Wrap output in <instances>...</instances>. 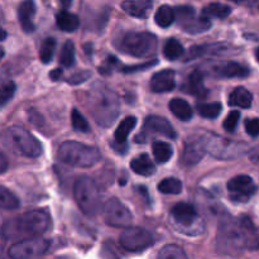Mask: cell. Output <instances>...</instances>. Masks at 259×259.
Masks as SVG:
<instances>
[{"instance_id": "obj_9", "label": "cell", "mask_w": 259, "mask_h": 259, "mask_svg": "<svg viewBox=\"0 0 259 259\" xmlns=\"http://www.w3.org/2000/svg\"><path fill=\"white\" fill-rule=\"evenodd\" d=\"M50 240L43 238H28L14 243L8 250L12 259H39L50 249Z\"/></svg>"}, {"instance_id": "obj_15", "label": "cell", "mask_w": 259, "mask_h": 259, "mask_svg": "<svg viewBox=\"0 0 259 259\" xmlns=\"http://www.w3.org/2000/svg\"><path fill=\"white\" fill-rule=\"evenodd\" d=\"M228 190L230 192V200L235 202H247L250 196L255 194L257 186L249 176L239 175L228 182Z\"/></svg>"}, {"instance_id": "obj_49", "label": "cell", "mask_w": 259, "mask_h": 259, "mask_svg": "<svg viewBox=\"0 0 259 259\" xmlns=\"http://www.w3.org/2000/svg\"><path fill=\"white\" fill-rule=\"evenodd\" d=\"M255 58H257V61L259 62V48H257V51H255Z\"/></svg>"}, {"instance_id": "obj_7", "label": "cell", "mask_w": 259, "mask_h": 259, "mask_svg": "<svg viewBox=\"0 0 259 259\" xmlns=\"http://www.w3.org/2000/svg\"><path fill=\"white\" fill-rule=\"evenodd\" d=\"M157 37L148 32H129L119 39L118 48L133 57H149L157 50Z\"/></svg>"}, {"instance_id": "obj_20", "label": "cell", "mask_w": 259, "mask_h": 259, "mask_svg": "<svg viewBox=\"0 0 259 259\" xmlns=\"http://www.w3.org/2000/svg\"><path fill=\"white\" fill-rule=\"evenodd\" d=\"M153 7V0H125L121 8L126 14L134 18H147L149 10Z\"/></svg>"}, {"instance_id": "obj_19", "label": "cell", "mask_w": 259, "mask_h": 259, "mask_svg": "<svg viewBox=\"0 0 259 259\" xmlns=\"http://www.w3.org/2000/svg\"><path fill=\"white\" fill-rule=\"evenodd\" d=\"M34 15H35V4L34 0H23L18 7V18L25 33L34 32Z\"/></svg>"}, {"instance_id": "obj_23", "label": "cell", "mask_w": 259, "mask_h": 259, "mask_svg": "<svg viewBox=\"0 0 259 259\" xmlns=\"http://www.w3.org/2000/svg\"><path fill=\"white\" fill-rule=\"evenodd\" d=\"M169 110L171 113L176 116L177 119L184 121H189L190 119L194 115V111H192L191 105L187 103L186 100H182V99H172L168 104Z\"/></svg>"}, {"instance_id": "obj_51", "label": "cell", "mask_w": 259, "mask_h": 259, "mask_svg": "<svg viewBox=\"0 0 259 259\" xmlns=\"http://www.w3.org/2000/svg\"><path fill=\"white\" fill-rule=\"evenodd\" d=\"M232 2H235V3H238V2H243V0H232Z\"/></svg>"}, {"instance_id": "obj_46", "label": "cell", "mask_w": 259, "mask_h": 259, "mask_svg": "<svg viewBox=\"0 0 259 259\" xmlns=\"http://www.w3.org/2000/svg\"><path fill=\"white\" fill-rule=\"evenodd\" d=\"M73 0H58V3H60L61 7L63 8V9H67V8L71 7V4H72Z\"/></svg>"}, {"instance_id": "obj_45", "label": "cell", "mask_w": 259, "mask_h": 259, "mask_svg": "<svg viewBox=\"0 0 259 259\" xmlns=\"http://www.w3.org/2000/svg\"><path fill=\"white\" fill-rule=\"evenodd\" d=\"M62 72L63 71L61 70V68H55V70L50 73V77L52 78L53 81H57V80H60L61 76H62Z\"/></svg>"}, {"instance_id": "obj_50", "label": "cell", "mask_w": 259, "mask_h": 259, "mask_svg": "<svg viewBox=\"0 0 259 259\" xmlns=\"http://www.w3.org/2000/svg\"><path fill=\"white\" fill-rule=\"evenodd\" d=\"M5 37H7V33H5V30H3V39H5Z\"/></svg>"}, {"instance_id": "obj_39", "label": "cell", "mask_w": 259, "mask_h": 259, "mask_svg": "<svg viewBox=\"0 0 259 259\" xmlns=\"http://www.w3.org/2000/svg\"><path fill=\"white\" fill-rule=\"evenodd\" d=\"M239 119H240V111H238V110L230 111L229 115H228L227 119L224 120L223 126H224L225 131H228V132L235 131L238 123H239Z\"/></svg>"}, {"instance_id": "obj_18", "label": "cell", "mask_w": 259, "mask_h": 259, "mask_svg": "<svg viewBox=\"0 0 259 259\" xmlns=\"http://www.w3.org/2000/svg\"><path fill=\"white\" fill-rule=\"evenodd\" d=\"M176 88V72L166 68L156 72L151 78V89L154 93H169Z\"/></svg>"}, {"instance_id": "obj_24", "label": "cell", "mask_w": 259, "mask_h": 259, "mask_svg": "<svg viewBox=\"0 0 259 259\" xmlns=\"http://www.w3.org/2000/svg\"><path fill=\"white\" fill-rule=\"evenodd\" d=\"M56 23H57V27L63 32H75L80 27V19L77 15L67 10H62L56 15Z\"/></svg>"}, {"instance_id": "obj_34", "label": "cell", "mask_w": 259, "mask_h": 259, "mask_svg": "<svg viewBox=\"0 0 259 259\" xmlns=\"http://www.w3.org/2000/svg\"><path fill=\"white\" fill-rule=\"evenodd\" d=\"M223 110L220 103H202L197 105V111L206 119H217Z\"/></svg>"}, {"instance_id": "obj_48", "label": "cell", "mask_w": 259, "mask_h": 259, "mask_svg": "<svg viewBox=\"0 0 259 259\" xmlns=\"http://www.w3.org/2000/svg\"><path fill=\"white\" fill-rule=\"evenodd\" d=\"M250 159H252V162H254V163L259 164V152L258 153L252 154V156H250Z\"/></svg>"}, {"instance_id": "obj_16", "label": "cell", "mask_w": 259, "mask_h": 259, "mask_svg": "<svg viewBox=\"0 0 259 259\" xmlns=\"http://www.w3.org/2000/svg\"><path fill=\"white\" fill-rule=\"evenodd\" d=\"M144 133L161 134L169 139H175L177 137L176 132H175L174 126L169 124V121L157 115H151L144 120Z\"/></svg>"}, {"instance_id": "obj_29", "label": "cell", "mask_w": 259, "mask_h": 259, "mask_svg": "<svg viewBox=\"0 0 259 259\" xmlns=\"http://www.w3.org/2000/svg\"><path fill=\"white\" fill-rule=\"evenodd\" d=\"M172 154H174V148L171 144L167 142L157 141L153 143V156L154 159L159 163H166L171 159Z\"/></svg>"}, {"instance_id": "obj_8", "label": "cell", "mask_w": 259, "mask_h": 259, "mask_svg": "<svg viewBox=\"0 0 259 259\" xmlns=\"http://www.w3.org/2000/svg\"><path fill=\"white\" fill-rule=\"evenodd\" d=\"M172 224L182 234L197 237L204 233V220L200 218L197 210L187 202H181L172 207Z\"/></svg>"}, {"instance_id": "obj_2", "label": "cell", "mask_w": 259, "mask_h": 259, "mask_svg": "<svg viewBox=\"0 0 259 259\" xmlns=\"http://www.w3.org/2000/svg\"><path fill=\"white\" fill-rule=\"evenodd\" d=\"M254 224L248 217L223 218L218 229V249L227 254H237L247 249L248 230Z\"/></svg>"}, {"instance_id": "obj_40", "label": "cell", "mask_w": 259, "mask_h": 259, "mask_svg": "<svg viewBox=\"0 0 259 259\" xmlns=\"http://www.w3.org/2000/svg\"><path fill=\"white\" fill-rule=\"evenodd\" d=\"M15 93V83L13 81H8L7 83L2 86V95H0V100H2V106H4L10 99L14 96Z\"/></svg>"}, {"instance_id": "obj_47", "label": "cell", "mask_w": 259, "mask_h": 259, "mask_svg": "<svg viewBox=\"0 0 259 259\" xmlns=\"http://www.w3.org/2000/svg\"><path fill=\"white\" fill-rule=\"evenodd\" d=\"M5 169H7V158L4 154H2V172H5Z\"/></svg>"}, {"instance_id": "obj_3", "label": "cell", "mask_w": 259, "mask_h": 259, "mask_svg": "<svg viewBox=\"0 0 259 259\" xmlns=\"http://www.w3.org/2000/svg\"><path fill=\"white\" fill-rule=\"evenodd\" d=\"M8 225H9V229L4 228V234L9 238H35L43 234L50 228L51 218L46 211L33 210L10 220Z\"/></svg>"}, {"instance_id": "obj_12", "label": "cell", "mask_w": 259, "mask_h": 259, "mask_svg": "<svg viewBox=\"0 0 259 259\" xmlns=\"http://www.w3.org/2000/svg\"><path fill=\"white\" fill-rule=\"evenodd\" d=\"M120 245L128 252H142L151 247L154 238L148 230L139 227H129L124 230L119 238Z\"/></svg>"}, {"instance_id": "obj_42", "label": "cell", "mask_w": 259, "mask_h": 259, "mask_svg": "<svg viewBox=\"0 0 259 259\" xmlns=\"http://www.w3.org/2000/svg\"><path fill=\"white\" fill-rule=\"evenodd\" d=\"M245 131L250 137H258L259 136V118L248 119L245 121Z\"/></svg>"}, {"instance_id": "obj_44", "label": "cell", "mask_w": 259, "mask_h": 259, "mask_svg": "<svg viewBox=\"0 0 259 259\" xmlns=\"http://www.w3.org/2000/svg\"><path fill=\"white\" fill-rule=\"evenodd\" d=\"M157 61H153V62H147L144 63V65H138V66H124V67H121L120 71H123V72H134V71H139V70H143V68H148L151 67V66L156 65Z\"/></svg>"}, {"instance_id": "obj_26", "label": "cell", "mask_w": 259, "mask_h": 259, "mask_svg": "<svg viewBox=\"0 0 259 259\" xmlns=\"http://www.w3.org/2000/svg\"><path fill=\"white\" fill-rule=\"evenodd\" d=\"M137 125V118L136 116H126L123 120L120 121V124L116 128L115 134H114V138L118 142L119 144H123L126 142L129 133L134 129V126Z\"/></svg>"}, {"instance_id": "obj_37", "label": "cell", "mask_w": 259, "mask_h": 259, "mask_svg": "<svg viewBox=\"0 0 259 259\" xmlns=\"http://www.w3.org/2000/svg\"><path fill=\"white\" fill-rule=\"evenodd\" d=\"M71 120H72V126L75 131L82 132V133L90 132V125H89L88 120L77 109H73L72 113H71Z\"/></svg>"}, {"instance_id": "obj_35", "label": "cell", "mask_w": 259, "mask_h": 259, "mask_svg": "<svg viewBox=\"0 0 259 259\" xmlns=\"http://www.w3.org/2000/svg\"><path fill=\"white\" fill-rule=\"evenodd\" d=\"M60 63L65 67H71L75 63V45L72 40H66L60 55Z\"/></svg>"}, {"instance_id": "obj_22", "label": "cell", "mask_w": 259, "mask_h": 259, "mask_svg": "<svg viewBox=\"0 0 259 259\" xmlns=\"http://www.w3.org/2000/svg\"><path fill=\"white\" fill-rule=\"evenodd\" d=\"M131 168L136 172L137 175H141V176H152V175L156 174V166L152 162V159L149 158L148 154H139L138 157L133 158V161L131 162Z\"/></svg>"}, {"instance_id": "obj_14", "label": "cell", "mask_w": 259, "mask_h": 259, "mask_svg": "<svg viewBox=\"0 0 259 259\" xmlns=\"http://www.w3.org/2000/svg\"><path fill=\"white\" fill-rule=\"evenodd\" d=\"M206 142L204 134L191 136L185 142L184 151L181 154V164L185 167H191L199 163L206 153Z\"/></svg>"}, {"instance_id": "obj_30", "label": "cell", "mask_w": 259, "mask_h": 259, "mask_svg": "<svg viewBox=\"0 0 259 259\" xmlns=\"http://www.w3.org/2000/svg\"><path fill=\"white\" fill-rule=\"evenodd\" d=\"M185 53V48L176 38H169L163 47V55L167 60L176 61L181 58Z\"/></svg>"}, {"instance_id": "obj_27", "label": "cell", "mask_w": 259, "mask_h": 259, "mask_svg": "<svg viewBox=\"0 0 259 259\" xmlns=\"http://www.w3.org/2000/svg\"><path fill=\"white\" fill-rule=\"evenodd\" d=\"M154 20L161 28H168L176 20V13L169 5H162L154 14Z\"/></svg>"}, {"instance_id": "obj_28", "label": "cell", "mask_w": 259, "mask_h": 259, "mask_svg": "<svg viewBox=\"0 0 259 259\" xmlns=\"http://www.w3.org/2000/svg\"><path fill=\"white\" fill-rule=\"evenodd\" d=\"M232 13V8L229 5L220 4V3H211L202 9V15L206 18H218V19H225Z\"/></svg>"}, {"instance_id": "obj_38", "label": "cell", "mask_w": 259, "mask_h": 259, "mask_svg": "<svg viewBox=\"0 0 259 259\" xmlns=\"http://www.w3.org/2000/svg\"><path fill=\"white\" fill-rule=\"evenodd\" d=\"M247 250H259V228L253 225L248 230Z\"/></svg>"}, {"instance_id": "obj_6", "label": "cell", "mask_w": 259, "mask_h": 259, "mask_svg": "<svg viewBox=\"0 0 259 259\" xmlns=\"http://www.w3.org/2000/svg\"><path fill=\"white\" fill-rule=\"evenodd\" d=\"M73 197L83 214L95 217L101 209L100 191L93 179L88 176L78 177L73 185Z\"/></svg>"}, {"instance_id": "obj_5", "label": "cell", "mask_w": 259, "mask_h": 259, "mask_svg": "<svg viewBox=\"0 0 259 259\" xmlns=\"http://www.w3.org/2000/svg\"><path fill=\"white\" fill-rule=\"evenodd\" d=\"M58 158L68 166L88 168L95 166L100 161L101 153L96 147L76 141H67L60 146Z\"/></svg>"}, {"instance_id": "obj_41", "label": "cell", "mask_w": 259, "mask_h": 259, "mask_svg": "<svg viewBox=\"0 0 259 259\" xmlns=\"http://www.w3.org/2000/svg\"><path fill=\"white\" fill-rule=\"evenodd\" d=\"M90 77H91L90 71L82 70V71H78V72L73 73V75L68 78L67 82L71 83V85H80V83L88 81Z\"/></svg>"}, {"instance_id": "obj_11", "label": "cell", "mask_w": 259, "mask_h": 259, "mask_svg": "<svg viewBox=\"0 0 259 259\" xmlns=\"http://www.w3.org/2000/svg\"><path fill=\"white\" fill-rule=\"evenodd\" d=\"M205 136V142H206V151L215 158L220 159H232L237 158L243 152L244 146L230 139L222 138L217 134L206 133Z\"/></svg>"}, {"instance_id": "obj_36", "label": "cell", "mask_w": 259, "mask_h": 259, "mask_svg": "<svg viewBox=\"0 0 259 259\" xmlns=\"http://www.w3.org/2000/svg\"><path fill=\"white\" fill-rule=\"evenodd\" d=\"M56 51V39L55 38H46L43 40L42 46L39 50V58L45 65L50 63L55 56Z\"/></svg>"}, {"instance_id": "obj_32", "label": "cell", "mask_w": 259, "mask_h": 259, "mask_svg": "<svg viewBox=\"0 0 259 259\" xmlns=\"http://www.w3.org/2000/svg\"><path fill=\"white\" fill-rule=\"evenodd\" d=\"M157 259H189L186 252L181 247L175 244H167L158 252Z\"/></svg>"}, {"instance_id": "obj_21", "label": "cell", "mask_w": 259, "mask_h": 259, "mask_svg": "<svg viewBox=\"0 0 259 259\" xmlns=\"http://www.w3.org/2000/svg\"><path fill=\"white\" fill-rule=\"evenodd\" d=\"M185 91L191 95L197 96V98H206L209 91L205 88L204 85V77H202V73L199 70L194 71L189 75L187 77L186 83L184 86Z\"/></svg>"}, {"instance_id": "obj_43", "label": "cell", "mask_w": 259, "mask_h": 259, "mask_svg": "<svg viewBox=\"0 0 259 259\" xmlns=\"http://www.w3.org/2000/svg\"><path fill=\"white\" fill-rule=\"evenodd\" d=\"M116 63H118V58L114 57V56H109L105 61V65L100 66V68H99V72L103 73V75H109Z\"/></svg>"}, {"instance_id": "obj_13", "label": "cell", "mask_w": 259, "mask_h": 259, "mask_svg": "<svg viewBox=\"0 0 259 259\" xmlns=\"http://www.w3.org/2000/svg\"><path fill=\"white\" fill-rule=\"evenodd\" d=\"M103 215L106 224L114 228H129L133 220L131 210L116 197H111L104 204Z\"/></svg>"}, {"instance_id": "obj_25", "label": "cell", "mask_w": 259, "mask_h": 259, "mask_svg": "<svg viewBox=\"0 0 259 259\" xmlns=\"http://www.w3.org/2000/svg\"><path fill=\"white\" fill-rule=\"evenodd\" d=\"M253 101V95L245 88H237L233 90L229 96V105L238 106V108L248 109L250 108Z\"/></svg>"}, {"instance_id": "obj_10", "label": "cell", "mask_w": 259, "mask_h": 259, "mask_svg": "<svg viewBox=\"0 0 259 259\" xmlns=\"http://www.w3.org/2000/svg\"><path fill=\"white\" fill-rule=\"evenodd\" d=\"M175 13H176V20L180 27L190 34H199V33L206 32L211 28V20L204 15L196 17L195 9L190 5L177 7L175 9Z\"/></svg>"}, {"instance_id": "obj_4", "label": "cell", "mask_w": 259, "mask_h": 259, "mask_svg": "<svg viewBox=\"0 0 259 259\" xmlns=\"http://www.w3.org/2000/svg\"><path fill=\"white\" fill-rule=\"evenodd\" d=\"M3 146L12 153L27 158H37L42 154V144L28 131L20 126H10L2 136Z\"/></svg>"}, {"instance_id": "obj_31", "label": "cell", "mask_w": 259, "mask_h": 259, "mask_svg": "<svg viewBox=\"0 0 259 259\" xmlns=\"http://www.w3.org/2000/svg\"><path fill=\"white\" fill-rule=\"evenodd\" d=\"M182 189H184L182 182L175 177H167L158 184V191L164 195H179L181 194Z\"/></svg>"}, {"instance_id": "obj_17", "label": "cell", "mask_w": 259, "mask_h": 259, "mask_svg": "<svg viewBox=\"0 0 259 259\" xmlns=\"http://www.w3.org/2000/svg\"><path fill=\"white\" fill-rule=\"evenodd\" d=\"M211 72L217 77L223 78H233V77H247L249 75V68L234 61H227V62H220L218 65L212 66Z\"/></svg>"}, {"instance_id": "obj_1", "label": "cell", "mask_w": 259, "mask_h": 259, "mask_svg": "<svg viewBox=\"0 0 259 259\" xmlns=\"http://www.w3.org/2000/svg\"><path fill=\"white\" fill-rule=\"evenodd\" d=\"M86 106L94 120L100 126L108 128L115 121L120 111V100L115 91L105 83H95L86 96Z\"/></svg>"}, {"instance_id": "obj_33", "label": "cell", "mask_w": 259, "mask_h": 259, "mask_svg": "<svg viewBox=\"0 0 259 259\" xmlns=\"http://www.w3.org/2000/svg\"><path fill=\"white\" fill-rule=\"evenodd\" d=\"M0 205L4 210H15L19 207L20 201L12 191L3 186L0 189Z\"/></svg>"}]
</instances>
